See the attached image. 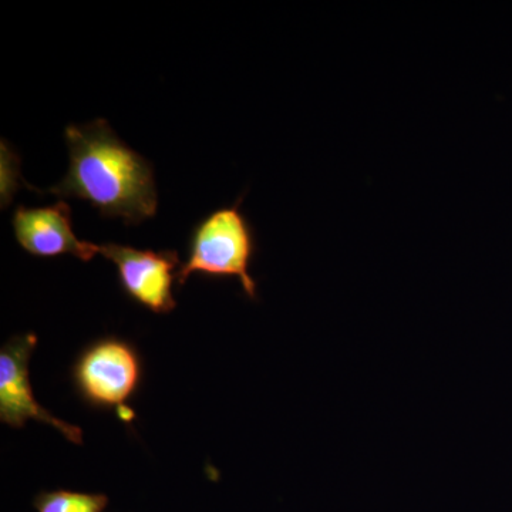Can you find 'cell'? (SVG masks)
Returning a JSON list of instances; mask_svg holds the SVG:
<instances>
[{"mask_svg":"<svg viewBox=\"0 0 512 512\" xmlns=\"http://www.w3.org/2000/svg\"><path fill=\"white\" fill-rule=\"evenodd\" d=\"M99 248L100 254L116 265L121 289L131 301L157 315H167L177 308L173 285L183 265L178 252L119 244H103Z\"/></svg>","mask_w":512,"mask_h":512,"instance_id":"obj_5","label":"cell"},{"mask_svg":"<svg viewBox=\"0 0 512 512\" xmlns=\"http://www.w3.org/2000/svg\"><path fill=\"white\" fill-rule=\"evenodd\" d=\"M239 205L241 200L211 212L195 225L187 261L177 274L178 284L183 286L194 274L211 278L235 276L248 298L255 301L256 284L249 274L256 254L255 232Z\"/></svg>","mask_w":512,"mask_h":512,"instance_id":"obj_2","label":"cell"},{"mask_svg":"<svg viewBox=\"0 0 512 512\" xmlns=\"http://www.w3.org/2000/svg\"><path fill=\"white\" fill-rule=\"evenodd\" d=\"M144 365L133 343L117 336L94 340L79 353L72 366L76 393L96 410L128 409L140 390Z\"/></svg>","mask_w":512,"mask_h":512,"instance_id":"obj_3","label":"cell"},{"mask_svg":"<svg viewBox=\"0 0 512 512\" xmlns=\"http://www.w3.org/2000/svg\"><path fill=\"white\" fill-rule=\"evenodd\" d=\"M37 345L35 333L13 336L0 349V421L12 429H23L29 420L49 424L70 443L83 444L79 426L57 419L35 399L29 363Z\"/></svg>","mask_w":512,"mask_h":512,"instance_id":"obj_4","label":"cell"},{"mask_svg":"<svg viewBox=\"0 0 512 512\" xmlns=\"http://www.w3.org/2000/svg\"><path fill=\"white\" fill-rule=\"evenodd\" d=\"M69 170L46 192L92 204L104 217L141 224L157 214L158 194L153 165L131 150L106 120L64 130Z\"/></svg>","mask_w":512,"mask_h":512,"instance_id":"obj_1","label":"cell"},{"mask_svg":"<svg viewBox=\"0 0 512 512\" xmlns=\"http://www.w3.org/2000/svg\"><path fill=\"white\" fill-rule=\"evenodd\" d=\"M13 232L20 247L37 258L73 255L83 262L100 254L99 245L76 237L72 227V210L66 201L49 207L16 208L12 217Z\"/></svg>","mask_w":512,"mask_h":512,"instance_id":"obj_6","label":"cell"},{"mask_svg":"<svg viewBox=\"0 0 512 512\" xmlns=\"http://www.w3.org/2000/svg\"><path fill=\"white\" fill-rule=\"evenodd\" d=\"M106 494L79 493V491H40L33 498L37 512H104L109 505Z\"/></svg>","mask_w":512,"mask_h":512,"instance_id":"obj_7","label":"cell"}]
</instances>
